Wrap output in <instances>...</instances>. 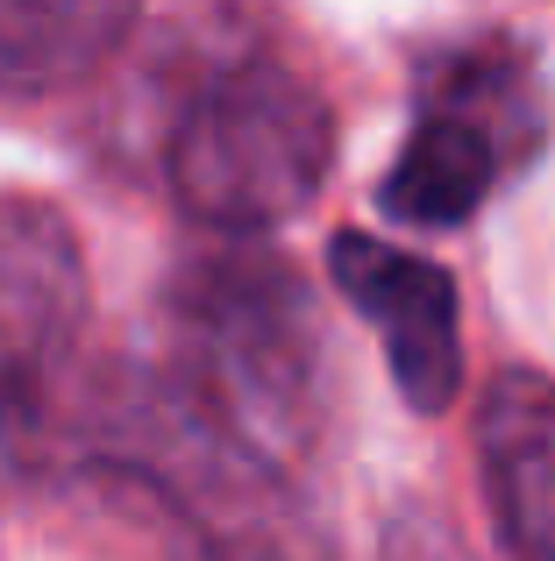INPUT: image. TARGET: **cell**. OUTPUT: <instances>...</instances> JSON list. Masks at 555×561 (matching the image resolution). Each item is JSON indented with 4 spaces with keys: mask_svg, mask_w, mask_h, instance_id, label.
Instances as JSON below:
<instances>
[{
    "mask_svg": "<svg viewBox=\"0 0 555 561\" xmlns=\"http://www.w3.org/2000/svg\"><path fill=\"white\" fill-rule=\"evenodd\" d=\"M335 164V114L285 57H236L179 107L165 185L200 228L264 234L306 214Z\"/></svg>",
    "mask_w": 555,
    "mask_h": 561,
    "instance_id": "obj_2",
    "label": "cell"
},
{
    "mask_svg": "<svg viewBox=\"0 0 555 561\" xmlns=\"http://www.w3.org/2000/svg\"><path fill=\"white\" fill-rule=\"evenodd\" d=\"M534 128H542V107H534L520 50L449 57L414 136L377 179V206L406 228H463L506 179V164L534 142Z\"/></svg>",
    "mask_w": 555,
    "mask_h": 561,
    "instance_id": "obj_3",
    "label": "cell"
},
{
    "mask_svg": "<svg viewBox=\"0 0 555 561\" xmlns=\"http://www.w3.org/2000/svg\"><path fill=\"white\" fill-rule=\"evenodd\" d=\"M385 561H456V548H442V540L414 548V534H399V540H385Z\"/></svg>",
    "mask_w": 555,
    "mask_h": 561,
    "instance_id": "obj_8",
    "label": "cell"
},
{
    "mask_svg": "<svg viewBox=\"0 0 555 561\" xmlns=\"http://www.w3.org/2000/svg\"><path fill=\"white\" fill-rule=\"evenodd\" d=\"M136 0H0V93H57L107 65Z\"/></svg>",
    "mask_w": 555,
    "mask_h": 561,
    "instance_id": "obj_7",
    "label": "cell"
},
{
    "mask_svg": "<svg viewBox=\"0 0 555 561\" xmlns=\"http://www.w3.org/2000/svg\"><path fill=\"white\" fill-rule=\"evenodd\" d=\"M477 477L513 561H555V377L506 370L477 405Z\"/></svg>",
    "mask_w": 555,
    "mask_h": 561,
    "instance_id": "obj_6",
    "label": "cell"
},
{
    "mask_svg": "<svg viewBox=\"0 0 555 561\" xmlns=\"http://www.w3.org/2000/svg\"><path fill=\"white\" fill-rule=\"evenodd\" d=\"M86 320L79 234L43 199H0V448L36 426Z\"/></svg>",
    "mask_w": 555,
    "mask_h": 561,
    "instance_id": "obj_4",
    "label": "cell"
},
{
    "mask_svg": "<svg viewBox=\"0 0 555 561\" xmlns=\"http://www.w3.org/2000/svg\"><path fill=\"white\" fill-rule=\"evenodd\" d=\"M328 271L342 285V299L385 342V363L399 377L414 412H442L463 383V334H456V277L442 263L392 249L377 234H335L328 242Z\"/></svg>",
    "mask_w": 555,
    "mask_h": 561,
    "instance_id": "obj_5",
    "label": "cell"
},
{
    "mask_svg": "<svg viewBox=\"0 0 555 561\" xmlns=\"http://www.w3.org/2000/svg\"><path fill=\"white\" fill-rule=\"evenodd\" d=\"M179 391L257 455L285 462L320 426V320L306 285L264 249L193 256L171 285Z\"/></svg>",
    "mask_w": 555,
    "mask_h": 561,
    "instance_id": "obj_1",
    "label": "cell"
}]
</instances>
